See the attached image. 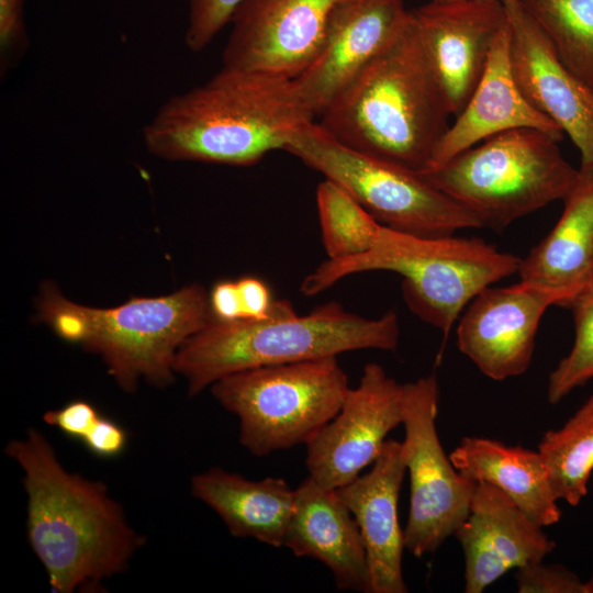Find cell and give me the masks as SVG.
I'll return each mask as SVG.
<instances>
[{
	"instance_id": "cell-1",
	"label": "cell",
	"mask_w": 593,
	"mask_h": 593,
	"mask_svg": "<svg viewBox=\"0 0 593 593\" xmlns=\"http://www.w3.org/2000/svg\"><path fill=\"white\" fill-rule=\"evenodd\" d=\"M5 454L21 468L30 546L55 593L103 592L127 570L145 537L101 481L68 471L43 433L30 428Z\"/></svg>"
},
{
	"instance_id": "cell-2",
	"label": "cell",
	"mask_w": 593,
	"mask_h": 593,
	"mask_svg": "<svg viewBox=\"0 0 593 593\" xmlns=\"http://www.w3.org/2000/svg\"><path fill=\"white\" fill-rule=\"evenodd\" d=\"M314 115L294 79L222 67L166 100L143 126L146 149L167 160L250 166L283 149Z\"/></svg>"
},
{
	"instance_id": "cell-3",
	"label": "cell",
	"mask_w": 593,
	"mask_h": 593,
	"mask_svg": "<svg viewBox=\"0 0 593 593\" xmlns=\"http://www.w3.org/2000/svg\"><path fill=\"white\" fill-rule=\"evenodd\" d=\"M452 116L411 13L396 37L317 116L332 137L416 171Z\"/></svg>"
},
{
	"instance_id": "cell-4",
	"label": "cell",
	"mask_w": 593,
	"mask_h": 593,
	"mask_svg": "<svg viewBox=\"0 0 593 593\" xmlns=\"http://www.w3.org/2000/svg\"><path fill=\"white\" fill-rule=\"evenodd\" d=\"M399 339L394 311L367 318L346 311L337 302H328L299 315L288 300H275L265 318L212 317L181 345L174 369L184 377L188 394L194 396L240 370L362 349L393 351Z\"/></svg>"
},
{
	"instance_id": "cell-5",
	"label": "cell",
	"mask_w": 593,
	"mask_h": 593,
	"mask_svg": "<svg viewBox=\"0 0 593 593\" xmlns=\"http://www.w3.org/2000/svg\"><path fill=\"white\" fill-rule=\"evenodd\" d=\"M521 260L481 238L418 236L381 225L368 251L321 262L303 279L300 291L312 296L354 273L396 272L409 309L440 329L445 344L468 304L485 288L516 273Z\"/></svg>"
},
{
	"instance_id": "cell-6",
	"label": "cell",
	"mask_w": 593,
	"mask_h": 593,
	"mask_svg": "<svg viewBox=\"0 0 593 593\" xmlns=\"http://www.w3.org/2000/svg\"><path fill=\"white\" fill-rule=\"evenodd\" d=\"M40 316L64 339L99 354L125 391L135 390L141 379L169 384L179 348L213 317L210 296L200 286L94 309L68 301L49 284L42 292Z\"/></svg>"
},
{
	"instance_id": "cell-7",
	"label": "cell",
	"mask_w": 593,
	"mask_h": 593,
	"mask_svg": "<svg viewBox=\"0 0 593 593\" xmlns=\"http://www.w3.org/2000/svg\"><path fill=\"white\" fill-rule=\"evenodd\" d=\"M558 141L529 127L491 136L444 165L419 174L436 189L503 230L514 221L564 198L579 169L562 156Z\"/></svg>"
},
{
	"instance_id": "cell-8",
	"label": "cell",
	"mask_w": 593,
	"mask_h": 593,
	"mask_svg": "<svg viewBox=\"0 0 593 593\" xmlns=\"http://www.w3.org/2000/svg\"><path fill=\"white\" fill-rule=\"evenodd\" d=\"M210 388L237 416L239 443L256 457L306 444L350 389L336 356L240 370Z\"/></svg>"
},
{
	"instance_id": "cell-9",
	"label": "cell",
	"mask_w": 593,
	"mask_h": 593,
	"mask_svg": "<svg viewBox=\"0 0 593 593\" xmlns=\"http://www.w3.org/2000/svg\"><path fill=\"white\" fill-rule=\"evenodd\" d=\"M284 150L340 186L380 224L418 236L481 228V221L432 186L419 171L344 145L316 121L299 128Z\"/></svg>"
},
{
	"instance_id": "cell-10",
	"label": "cell",
	"mask_w": 593,
	"mask_h": 593,
	"mask_svg": "<svg viewBox=\"0 0 593 593\" xmlns=\"http://www.w3.org/2000/svg\"><path fill=\"white\" fill-rule=\"evenodd\" d=\"M405 385L402 441L410 475V507L404 545L421 558L435 552L469 513L475 482L462 475L446 455L436 427L437 377L432 373Z\"/></svg>"
},
{
	"instance_id": "cell-11",
	"label": "cell",
	"mask_w": 593,
	"mask_h": 593,
	"mask_svg": "<svg viewBox=\"0 0 593 593\" xmlns=\"http://www.w3.org/2000/svg\"><path fill=\"white\" fill-rule=\"evenodd\" d=\"M404 395V384L380 365L367 363L337 414L305 444L309 477L332 490L356 479L402 424Z\"/></svg>"
},
{
	"instance_id": "cell-12",
	"label": "cell",
	"mask_w": 593,
	"mask_h": 593,
	"mask_svg": "<svg viewBox=\"0 0 593 593\" xmlns=\"http://www.w3.org/2000/svg\"><path fill=\"white\" fill-rule=\"evenodd\" d=\"M563 291L519 281L485 288L466 307L457 346L485 377L501 381L523 374L529 367L539 322L551 305L567 306Z\"/></svg>"
},
{
	"instance_id": "cell-13",
	"label": "cell",
	"mask_w": 593,
	"mask_h": 593,
	"mask_svg": "<svg viewBox=\"0 0 593 593\" xmlns=\"http://www.w3.org/2000/svg\"><path fill=\"white\" fill-rule=\"evenodd\" d=\"M338 0H243L234 11L223 67L295 79L311 63Z\"/></svg>"
},
{
	"instance_id": "cell-14",
	"label": "cell",
	"mask_w": 593,
	"mask_h": 593,
	"mask_svg": "<svg viewBox=\"0 0 593 593\" xmlns=\"http://www.w3.org/2000/svg\"><path fill=\"white\" fill-rule=\"evenodd\" d=\"M510 31L515 80L528 102L567 134L593 168V86L574 74L521 4L501 0Z\"/></svg>"
},
{
	"instance_id": "cell-15",
	"label": "cell",
	"mask_w": 593,
	"mask_h": 593,
	"mask_svg": "<svg viewBox=\"0 0 593 593\" xmlns=\"http://www.w3.org/2000/svg\"><path fill=\"white\" fill-rule=\"evenodd\" d=\"M409 16L403 0H338L320 47L294 79L314 118L396 37Z\"/></svg>"
},
{
	"instance_id": "cell-16",
	"label": "cell",
	"mask_w": 593,
	"mask_h": 593,
	"mask_svg": "<svg viewBox=\"0 0 593 593\" xmlns=\"http://www.w3.org/2000/svg\"><path fill=\"white\" fill-rule=\"evenodd\" d=\"M426 58L456 116L481 79L506 22L501 0L429 2L410 11Z\"/></svg>"
},
{
	"instance_id": "cell-17",
	"label": "cell",
	"mask_w": 593,
	"mask_h": 593,
	"mask_svg": "<svg viewBox=\"0 0 593 593\" xmlns=\"http://www.w3.org/2000/svg\"><path fill=\"white\" fill-rule=\"evenodd\" d=\"M504 492L478 482L455 530L465 559L466 593H482L507 571L545 560L556 544Z\"/></svg>"
},
{
	"instance_id": "cell-18",
	"label": "cell",
	"mask_w": 593,
	"mask_h": 593,
	"mask_svg": "<svg viewBox=\"0 0 593 593\" xmlns=\"http://www.w3.org/2000/svg\"><path fill=\"white\" fill-rule=\"evenodd\" d=\"M406 474L402 441L388 439L371 469L336 490L362 537L370 593H406L402 557L404 532L398 503Z\"/></svg>"
},
{
	"instance_id": "cell-19",
	"label": "cell",
	"mask_w": 593,
	"mask_h": 593,
	"mask_svg": "<svg viewBox=\"0 0 593 593\" xmlns=\"http://www.w3.org/2000/svg\"><path fill=\"white\" fill-rule=\"evenodd\" d=\"M455 118L425 170L435 169L459 153L506 131L536 128L558 142L564 135L556 123L528 102L519 89L511 64L507 21L495 38L481 79Z\"/></svg>"
},
{
	"instance_id": "cell-20",
	"label": "cell",
	"mask_w": 593,
	"mask_h": 593,
	"mask_svg": "<svg viewBox=\"0 0 593 593\" xmlns=\"http://www.w3.org/2000/svg\"><path fill=\"white\" fill-rule=\"evenodd\" d=\"M283 547L325 564L342 591L370 593L367 553L359 527L336 490L307 477L295 489Z\"/></svg>"
},
{
	"instance_id": "cell-21",
	"label": "cell",
	"mask_w": 593,
	"mask_h": 593,
	"mask_svg": "<svg viewBox=\"0 0 593 593\" xmlns=\"http://www.w3.org/2000/svg\"><path fill=\"white\" fill-rule=\"evenodd\" d=\"M191 493L212 508L234 537L283 547L295 490L281 478L248 480L219 467L194 474Z\"/></svg>"
},
{
	"instance_id": "cell-22",
	"label": "cell",
	"mask_w": 593,
	"mask_h": 593,
	"mask_svg": "<svg viewBox=\"0 0 593 593\" xmlns=\"http://www.w3.org/2000/svg\"><path fill=\"white\" fill-rule=\"evenodd\" d=\"M449 457L462 475L500 489L537 525L547 527L560 521L559 500L538 450L467 436Z\"/></svg>"
},
{
	"instance_id": "cell-23",
	"label": "cell",
	"mask_w": 593,
	"mask_h": 593,
	"mask_svg": "<svg viewBox=\"0 0 593 593\" xmlns=\"http://www.w3.org/2000/svg\"><path fill=\"white\" fill-rule=\"evenodd\" d=\"M563 201L559 221L521 260L517 273L522 281L567 292L572 299L593 279V168H579Z\"/></svg>"
},
{
	"instance_id": "cell-24",
	"label": "cell",
	"mask_w": 593,
	"mask_h": 593,
	"mask_svg": "<svg viewBox=\"0 0 593 593\" xmlns=\"http://www.w3.org/2000/svg\"><path fill=\"white\" fill-rule=\"evenodd\" d=\"M538 451L557 499L579 505L593 472V394L561 427L542 435Z\"/></svg>"
},
{
	"instance_id": "cell-25",
	"label": "cell",
	"mask_w": 593,
	"mask_h": 593,
	"mask_svg": "<svg viewBox=\"0 0 593 593\" xmlns=\"http://www.w3.org/2000/svg\"><path fill=\"white\" fill-rule=\"evenodd\" d=\"M560 59L593 86V0H519Z\"/></svg>"
},
{
	"instance_id": "cell-26",
	"label": "cell",
	"mask_w": 593,
	"mask_h": 593,
	"mask_svg": "<svg viewBox=\"0 0 593 593\" xmlns=\"http://www.w3.org/2000/svg\"><path fill=\"white\" fill-rule=\"evenodd\" d=\"M322 240L328 259H342L368 251L380 224L346 190L324 179L316 189Z\"/></svg>"
},
{
	"instance_id": "cell-27",
	"label": "cell",
	"mask_w": 593,
	"mask_h": 593,
	"mask_svg": "<svg viewBox=\"0 0 593 593\" xmlns=\"http://www.w3.org/2000/svg\"><path fill=\"white\" fill-rule=\"evenodd\" d=\"M567 306L573 311L575 337L569 354L549 376L547 398L551 404L593 379V279Z\"/></svg>"
},
{
	"instance_id": "cell-28",
	"label": "cell",
	"mask_w": 593,
	"mask_h": 593,
	"mask_svg": "<svg viewBox=\"0 0 593 593\" xmlns=\"http://www.w3.org/2000/svg\"><path fill=\"white\" fill-rule=\"evenodd\" d=\"M188 25L184 43L189 51L199 53L206 48L226 26L243 0H186Z\"/></svg>"
},
{
	"instance_id": "cell-29",
	"label": "cell",
	"mask_w": 593,
	"mask_h": 593,
	"mask_svg": "<svg viewBox=\"0 0 593 593\" xmlns=\"http://www.w3.org/2000/svg\"><path fill=\"white\" fill-rule=\"evenodd\" d=\"M514 579L519 593H585V582L561 563L533 562L516 569Z\"/></svg>"
},
{
	"instance_id": "cell-30",
	"label": "cell",
	"mask_w": 593,
	"mask_h": 593,
	"mask_svg": "<svg viewBox=\"0 0 593 593\" xmlns=\"http://www.w3.org/2000/svg\"><path fill=\"white\" fill-rule=\"evenodd\" d=\"M24 3L25 0H0V74L2 77L18 65L29 46Z\"/></svg>"
},
{
	"instance_id": "cell-31",
	"label": "cell",
	"mask_w": 593,
	"mask_h": 593,
	"mask_svg": "<svg viewBox=\"0 0 593 593\" xmlns=\"http://www.w3.org/2000/svg\"><path fill=\"white\" fill-rule=\"evenodd\" d=\"M100 416L93 404L76 400L60 409L47 411L43 421L67 437L82 441Z\"/></svg>"
},
{
	"instance_id": "cell-32",
	"label": "cell",
	"mask_w": 593,
	"mask_h": 593,
	"mask_svg": "<svg viewBox=\"0 0 593 593\" xmlns=\"http://www.w3.org/2000/svg\"><path fill=\"white\" fill-rule=\"evenodd\" d=\"M81 443L93 456L109 459L125 450L128 434L122 425L101 415Z\"/></svg>"
},
{
	"instance_id": "cell-33",
	"label": "cell",
	"mask_w": 593,
	"mask_h": 593,
	"mask_svg": "<svg viewBox=\"0 0 593 593\" xmlns=\"http://www.w3.org/2000/svg\"><path fill=\"white\" fill-rule=\"evenodd\" d=\"M238 299L242 310V320H259L267 317L275 300L267 284L257 278L246 277L236 281Z\"/></svg>"
},
{
	"instance_id": "cell-34",
	"label": "cell",
	"mask_w": 593,
	"mask_h": 593,
	"mask_svg": "<svg viewBox=\"0 0 593 593\" xmlns=\"http://www.w3.org/2000/svg\"><path fill=\"white\" fill-rule=\"evenodd\" d=\"M212 316L221 321L242 320L236 281H221L210 294Z\"/></svg>"
},
{
	"instance_id": "cell-35",
	"label": "cell",
	"mask_w": 593,
	"mask_h": 593,
	"mask_svg": "<svg viewBox=\"0 0 593 593\" xmlns=\"http://www.w3.org/2000/svg\"><path fill=\"white\" fill-rule=\"evenodd\" d=\"M585 582V593H593V569L590 578Z\"/></svg>"
},
{
	"instance_id": "cell-36",
	"label": "cell",
	"mask_w": 593,
	"mask_h": 593,
	"mask_svg": "<svg viewBox=\"0 0 593 593\" xmlns=\"http://www.w3.org/2000/svg\"><path fill=\"white\" fill-rule=\"evenodd\" d=\"M461 1H468V0H430V2H434V3H454V2H461Z\"/></svg>"
}]
</instances>
